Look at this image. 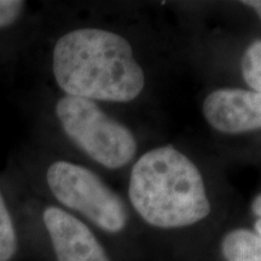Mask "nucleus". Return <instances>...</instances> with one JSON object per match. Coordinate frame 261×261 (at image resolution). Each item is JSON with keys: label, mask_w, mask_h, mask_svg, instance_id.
<instances>
[{"label": "nucleus", "mask_w": 261, "mask_h": 261, "mask_svg": "<svg viewBox=\"0 0 261 261\" xmlns=\"http://www.w3.org/2000/svg\"><path fill=\"white\" fill-rule=\"evenodd\" d=\"M48 64L62 93L93 102H130L145 86L144 70L129 42L119 33L94 25L58 35Z\"/></svg>", "instance_id": "obj_1"}, {"label": "nucleus", "mask_w": 261, "mask_h": 261, "mask_svg": "<svg viewBox=\"0 0 261 261\" xmlns=\"http://www.w3.org/2000/svg\"><path fill=\"white\" fill-rule=\"evenodd\" d=\"M128 196L137 213L160 228L190 226L212 211L200 169L169 145L151 149L137 160Z\"/></svg>", "instance_id": "obj_2"}, {"label": "nucleus", "mask_w": 261, "mask_h": 261, "mask_svg": "<svg viewBox=\"0 0 261 261\" xmlns=\"http://www.w3.org/2000/svg\"><path fill=\"white\" fill-rule=\"evenodd\" d=\"M32 148L19 149L6 171L29 190L44 191L62 210L80 214L94 226L109 233L125 228L128 214L119 195L96 172L67 159H45Z\"/></svg>", "instance_id": "obj_3"}, {"label": "nucleus", "mask_w": 261, "mask_h": 261, "mask_svg": "<svg viewBox=\"0 0 261 261\" xmlns=\"http://www.w3.org/2000/svg\"><path fill=\"white\" fill-rule=\"evenodd\" d=\"M52 116L65 140L97 165L119 169L135 158V136L97 102L62 93L52 106Z\"/></svg>", "instance_id": "obj_4"}, {"label": "nucleus", "mask_w": 261, "mask_h": 261, "mask_svg": "<svg viewBox=\"0 0 261 261\" xmlns=\"http://www.w3.org/2000/svg\"><path fill=\"white\" fill-rule=\"evenodd\" d=\"M41 208L40 219L56 261H110L93 231L76 215L55 204Z\"/></svg>", "instance_id": "obj_5"}, {"label": "nucleus", "mask_w": 261, "mask_h": 261, "mask_svg": "<svg viewBox=\"0 0 261 261\" xmlns=\"http://www.w3.org/2000/svg\"><path fill=\"white\" fill-rule=\"evenodd\" d=\"M203 116L218 132L241 135L261 128V92L219 89L205 97Z\"/></svg>", "instance_id": "obj_6"}, {"label": "nucleus", "mask_w": 261, "mask_h": 261, "mask_svg": "<svg viewBox=\"0 0 261 261\" xmlns=\"http://www.w3.org/2000/svg\"><path fill=\"white\" fill-rule=\"evenodd\" d=\"M31 16L29 5L22 0H0V69L22 61L27 47Z\"/></svg>", "instance_id": "obj_7"}, {"label": "nucleus", "mask_w": 261, "mask_h": 261, "mask_svg": "<svg viewBox=\"0 0 261 261\" xmlns=\"http://www.w3.org/2000/svg\"><path fill=\"white\" fill-rule=\"evenodd\" d=\"M221 252L226 261H261V238L247 228L232 230L224 236Z\"/></svg>", "instance_id": "obj_8"}, {"label": "nucleus", "mask_w": 261, "mask_h": 261, "mask_svg": "<svg viewBox=\"0 0 261 261\" xmlns=\"http://www.w3.org/2000/svg\"><path fill=\"white\" fill-rule=\"evenodd\" d=\"M19 249V234L11 203L0 180V261H12Z\"/></svg>", "instance_id": "obj_9"}, {"label": "nucleus", "mask_w": 261, "mask_h": 261, "mask_svg": "<svg viewBox=\"0 0 261 261\" xmlns=\"http://www.w3.org/2000/svg\"><path fill=\"white\" fill-rule=\"evenodd\" d=\"M241 69L248 86L261 92V40L252 42L244 51Z\"/></svg>", "instance_id": "obj_10"}, {"label": "nucleus", "mask_w": 261, "mask_h": 261, "mask_svg": "<svg viewBox=\"0 0 261 261\" xmlns=\"http://www.w3.org/2000/svg\"><path fill=\"white\" fill-rule=\"evenodd\" d=\"M252 211L257 217V220L255 221V233L261 238V194L257 195L253 200Z\"/></svg>", "instance_id": "obj_11"}, {"label": "nucleus", "mask_w": 261, "mask_h": 261, "mask_svg": "<svg viewBox=\"0 0 261 261\" xmlns=\"http://www.w3.org/2000/svg\"><path fill=\"white\" fill-rule=\"evenodd\" d=\"M243 5L248 6V8H252L257 17L261 19V0H249V2H242Z\"/></svg>", "instance_id": "obj_12"}]
</instances>
